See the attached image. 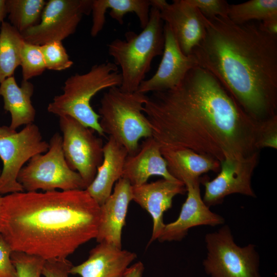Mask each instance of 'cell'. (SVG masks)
Masks as SVG:
<instances>
[{
  "label": "cell",
  "mask_w": 277,
  "mask_h": 277,
  "mask_svg": "<svg viewBox=\"0 0 277 277\" xmlns=\"http://www.w3.org/2000/svg\"><path fill=\"white\" fill-rule=\"evenodd\" d=\"M143 112L161 147L188 148L219 162L260 151L261 122L199 66L175 88L148 96Z\"/></svg>",
  "instance_id": "1"
},
{
  "label": "cell",
  "mask_w": 277,
  "mask_h": 277,
  "mask_svg": "<svg viewBox=\"0 0 277 277\" xmlns=\"http://www.w3.org/2000/svg\"><path fill=\"white\" fill-rule=\"evenodd\" d=\"M206 34L193 50L198 66L212 74L252 118L277 115V35L260 22L236 24L205 17Z\"/></svg>",
  "instance_id": "2"
},
{
  "label": "cell",
  "mask_w": 277,
  "mask_h": 277,
  "mask_svg": "<svg viewBox=\"0 0 277 277\" xmlns=\"http://www.w3.org/2000/svg\"><path fill=\"white\" fill-rule=\"evenodd\" d=\"M100 214L85 189L12 193L1 197L0 238L12 251L65 259L96 238Z\"/></svg>",
  "instance_id": "3"
},
{
  "label": "cell",
  "mask_w": 277,
  "mask_h": 277,
  "mask_svg": "<svg viewBox=\"0 0 277 277\" xmlns=\"http://www.w3.org/2000/svg\"><path fill=\"white\" fill-rule=\"evenodd\" d=\"M164 23L160 12L151 6L149 19L140 33L128 31L125 39L116 38L108 45V53L121 68L123 91H137L151 69L153 59L162 55L164 47Z\"/></svg>",
  "instance_id": "4"
},
{
  "label": "cell",
  "mask_w": 277,
  "mask_h": 277,
  "mask_svg": "<svg viewBox=\"0 0 277 277\" xmlns=\"http://www.w3.org/2000/svg\"><path fill=\"white\" fill-rule=\"evenodd\" d=\"M121 83V74L114 63L95 64L85 73H75L68 77L63 93L54 96L47 111L59 117L71 116L104 136L99 124L100 116L93 109L90 101L99 91L120 87Z\"/></svg>",
  "instance_id": "5"
},
{
  "label": "cell",
  "mask_w": 277,
  "mask_h": 277,
  "mask_svg": "<svg viewBox=\"0 0 277 277\" xmlns=\"http://www.w3.org/2000/svg\"><path fill=\"white\" fill-rule=\"evenodd\" d=\"M148 96L110 88L101 100L99 124L103 133L121 144L128 155L139 150V141L152 136L150 124L143 112Z\"/></svg>",
  "instance_id": "6"
},
{
  "label": "cell",
  "mask_w": 277,
  "mask_h": 277,
  "mask_svg": "<svg viewBox=\"0 0 277 277\" xmlns=\"http://www.w3.org/2000/svg\"><path fill=\"white\" fill-rule=\"evenodd\" d=\"M45 154L33 156L20 170L17 181L24 191L86 189L80 174L67 164L62 149V136L56 132L51 137Z\"/></svg>",
  "instance_id": "7"
},
{
  "label": "cell",
  "mask_w": 277,
  "mask_h": 277,
  "mask_svg": "<svg viewBox=\"0 0 277 277\" xmlns=\"http://www.w3.org/2000/svg\"><path fill=\"white\" fill-rule=\"evenodd\" d=\"M205 241L207 253L203 265L210 277H262L255 246L238 245L228 225L207 233Z\"/></svg>",
  "instance_id": "8"
},
{
  "label": "cell",
  "mask_w": 277,
  "mask_h": 277,
  "mask_svg": "<svg viewBox=\"0 0 277 277\" xmlns=\"http://www.w3.org/2000/svg\"><path fill=\"white\" fill-rule=\"evenodd\" d=\"M49 143L44 140L38 127L32 123L19 132L9 126H0V194L24 191L17 181L24 165L34 155L46 152Z\"/></svg>",
  "instance_id": "9"
},
{
  "label": "cell",
  "mask_w": 277,
  "mask_h": 277,
  "mask_svg": "<svg viewBox=\"0 0 277 277\" xmlns=\"http://www.w3.org/2000/svg\"><path fill=\"white\" fill-rule=\"evenodd\" d=\"M59 118L65 160L69 167L80 174L87 188L103 162V141L96 136L94 130L74 118L69 116Z\"/></svg>",
  "instance_id": "10"
},
{
  "label": "cell",
  "mask_w": 277,
  "mask_h": 277,
  "mask_svg": "<svg viewBox=\"0 0 277 277\" xmlns=\"http://www.w3.org/2000/svg\"><path fill=\"white\" fill-rule=\"evenodd\" d=\"M92 0H50L43 10L39 23L22 35L25 41L43 45L62 41L73 34L85 15L91 12Z\"/></svg>",
  "instance_id": "11"
},
{
  "label": "cell",
  "mask_w": 277,
  "mask_h": 277,
  "mask_svg": "<svg viewBox=\"0 0 277 277\" xmlns=\"http://www.w3.org/2000/svg\"><path fill=\"white\" fill-rule=\"evenodd\" d=\"M259 152L247 157H227L220 162V171L211 181L201 178L205 187L203 200L209 207L221 204L228 195L239 193L256 196L251 186L253 172L259 163Z\"/></svg>",
  "instance_id": "12"
},
{
  "label": "cell",
  "mask_w": 277,
  "mask_h": 277,
  "mask_svg": "<svg viewBox=\"0 0 277 277\" xmlns=\"http://www.w3.org/2000/svg\"><path fill=\"white\" fill-rule=\"evenodd\" d=\"M163 22L171 29L182 52L190 55L206 34L204 17L188 0H151Z\"/></svg>",
  "instance_id": "13"
},
{
  "label": "cell",
  "mask_w": 277,
  "mask_h": 277,
  "mask_svg": "<svg viewBox=\"0 0 277 277\" xmlns=\"http://www.w3.org/2000/svg\"><path fill=\"white\" fill-rule=\"evenodd\" d=\"M164 47L162 57L154 74L145 80L137 91L143 94L162 91L178 86L187 73L198 66L193 54H185L170 27L164 23Z\"/></svg>",
  "instance_id": "14"
},
{
  "label": "cell",
  "mask_w": 277,
  "mask_h": 277,
  "mask_svg": "<svg viewBox=\"0 0 277 277\" xmlns=\"http://www.w3.org/2000/svg\"><path fill=\"white\" fill-rule=\"evenodd\" d=\"M201 178L184 183L187 197L183 204L177 219L166 224L157 240L160 242L181 241L194 227H212L224 223V218L213 212L204 202L200 189Z\"/></svg>",
  "instance_id": "15"
},
{
  "label": "cell",
  "mask_w": 277,
  "mask_h": 277,
  "mask_svg": "<svg viewBox=\"0 0 277 277\" xmlns=\"http://www.w3.org/2000/svg\"><path fill=\"white\" fill-rule=\"evenodd\" d=\"M186 191L185 185L182 182L164 179L132 186V201L147 211L152 219V235L147 246L160 236L165 225L164 212L171 208L174 197Z\"/></svg>",
  "instance_id": "16"
},
{
  "label": "cell",
  "mask_w": 277,
  "mask_h": 277,
  "mask_svg": "<svg viewBox=\"0 0 277 277\" xmlns=\"http://www.w3.org/2000/svg\"><path fill=\"white\" fill-rule=\"evenodd\" d=\"M132 186L125 178L115 183L114 190L100 206L96 242L106 243L122 248V230L126 223L128 208L132 201Z\"/></svg>",
  "instance_id": "17"
},
{
  "label": "cell",
  "mask_w": 277,
  "mask_h": 277,
  "mask_svg": "<svg viewBox=\"0 0 277 277\" xmlns=\"http://www.w3.org/2000/svg\"><path fill=\"white\" fill-rule=\"evenodd\" d=\"M135 253L106 243H99L82 263L72 266L70 274L81 277H123Z\"/></svg>",
  "instance_id": "18"
},
{
  "label": "cell",
  "mask_w": 277,
  "mask_h": 277,
  "mask_svg": "<svg viewBox=\"0 0 277 277\" xmlns=\"http://www.w3.org/2000/svg\"><path fill=\"white\" fill-rule=\"evenodd\" d=\"M155 175L168 180H177L169 173L161 146L151 136L145 140L136 154L127 156L122 177L132 186H138L147 183L150 176Z\"/></svg>",
  "instance_id": "19"
},
{
  "label": "cell",
  "mask_w": 277,
  "mask_h": 277,
  "mask_svg": "<svg viewBox=\"0 0 277 277\" xmlns=\"http://www.w3.org/2000/svg\"><path fill=\"white\" fill-rule=\"evenodd\" d=\"M128 155L126 149L111 137L104 145L103 162L85 189L100 206L110 195L114 184L122 177Z\"/></svg>",
  "instance_id": "20"
},
{
  "label": "cell",
  "mask_w": 277,
  "mask_h": 277,
  "mask_svg": "<svg viewBox=\"0 0 277 277\" xmlns=\"http://www.w3.org/2000/svg\"><path fill=\"white\" fill-rule=\"evenodd\" d=\"M171 175L184 184L200 179L203 173L220 170V163L205 155L185 148L161 147Z\"/></svg>",
  "instance_id": "21"
},
{
  "label": "cell",
  "mask_w": 277,
  "mask_h": 277,
  "mask_svg": "<svg viewBox=\"0 0 277 277\" xmlns=\"http://www.w3.org/2000/svg\"><path fill=\"white\" fill-rule=\"evenodd\" d=\"M33 92L31 82L22 81L19 86L13 76L0 83V96L3 98L4 109L10 113L11 129L33 123L36 115L31 100Z\"/></svg>",
  "instance_id": "22"
},
{
  "label": "cell",
  "mask_w": 277,
  "mask_h": 277,
  "mask_svg": "<svg viewBox=\"0 0 277 277\" xmlns=\"http://www.w3.org/2000/svg\"><path fill=\"white\" fill-rule=\"evenodd\" d=\"M151 6V0H92L91 35L97 36L103 29L108 9L110 16L121 25L124 23V17L127 13H135L143 29L148 23Z\"/></svg>",
  "instance_id": "23"
},
{
  "label": "cell",
  "mask_w": 277,
  "mask_h": 277,
  "mask_svg": "<svg viewBox=\"0 0 277 277\" xmlns=\"http://www.w3.org/2000/svg\"><path fill=\"white\" fill-rule=\"evenodd\" d=\"M25 41L10 23L3 21L0 28V83L13 76L21 65V53Z\"/></svg>",
  "instance_id": "24"
},
{
  "label": "cell",
  "mask_w": 277,
  "mask_h": 277,
  "mask_svg": "<svg viewBox=\"0 0 277 277\" xmlns=\"http://www.w3.org/2000/svg\"><path fill=\"white\" fill-rule=\"evenodd\" d=\"M228 17L236 24L277 19V0H251L230 5Z\"/></svg>",
  "instance_id": "25"
},
{
  "label": "cell",
  "mask_w": 277,
  "mask_h": 277,
  "mask_svg": "<svg viewBox=\"0 0 277 277\" xmlns=\"http://www.w3.org/2000/svg\"><path fill=\"white\" fill-rule=\"evenodd\" d=\"M46 3L44 0H6L10 24L22 34L39 23Z\"/></svg>",
  "instance_id": "26"
},
{
  "label": "cell",
  "mask_w": 277,
  "mask_h": 277,
  "mask_svg": "<svg viewBox=\"0 0 277 277\" xmlns=\"http://www.w3.org/2000/svg\"><path fill=\"white\" fill-rule=\"evenodd\" d=\"M23 81L42 74L46 69L40 45L25 42L21 53Z\"/></svg>",
  "instance_id": "27"
},
{
  "label": "cell",
  "mask_w": 277,
  "mask_h": 277,
  "mask_svg": "<svg viewBox=\"0 0 277 277\" xmlns=\"http://www.w3.org/2000/svg\"><path fill=\"white\" fill-rule=\"evenodd\" d=\"M46 69L61 71L69 68L73 64L62 41H53L41 46Z\"/></svg>",
  "instance_id": "28"
},
{
  "label": "cell",
  "mask_w": 277,
  "mask_h": 277,
  "mask_svg": "<svg viewBox=\"0 0 277 277\" xmlns=\"http://www.w3.org/2000/svg\"><path fill=\"white\" fill-rule=\"evenodd\" d=\"M17 277H41L45 261L36 256L12 251L11 255Z\"/></svg>",
  "instance_id": "29"
},
{
  "label": "cell",
  "mask_w": 277,
  "mask_h": 277,
  "mask_svg": "<svg viewBox=\"0 0 277 277\" xmlns=\"http://www.w3.org/2000/svg\"><path fill=\"white\" fill-rule=\"evenodd\" d=\"M206 18L228 17L230 4L225 0H188Z\"/></svg>",
  "instance_id": "30"
},
{
  "label": "cell",
  "mask_w": 277,
  "mask_h": 277,
  "mask_svg": "<svg viewBox=\"0 0 277 277\" xmlns=\"http://www.w3.org/2000/svg\"><path fill=\"white\" fill-rule=\"evenodd\" d=\"M258 147L276 149L277 115L260 123Z\"/></svg>",
  "instance_id": "31"
},
{
  "label": "cell",
  "mask_w": 277,
  "mask_h": 277,
  "mask_svg": "<svg viewBox=\"0 0 277 277\" xmlns=\"http://www.w3.org/2000/svg\"><path fill=\"white\" fill-rule=\"evenodd\" d=\"M72 266L67 259L45 261L42 275L45 277H69Z\"/></svg>",
  "instance_id": "32"
},
{
  "label": "cell",
  "mask_w": 277,
  "mask_h": 277,
  "mask_svg": "<svg viewBox=\"0 0 277 277\" xmlns=\"http://www.w3.org/2000/svg\"><path fill=\"white\" fill-rule=\"evenodd\" d=\"M12 250L0 238V277H17L11 255Z\"/></svg>",
  "instance_id": "33"
},
{
  "label": "cell",
  "mask_w": 277,
  "mask_h": 277,
  "mask_svg": "<svg viewBox=\"0 0 277 277\" xmlns=\"http://www.w3.org/2000/svg\"><path fill=\"white\" fill-rule=\"evenodd\" d=\"M144 270V264L138 261L128 267L123 277H142Z\"/></svg>",
  "instance_id": "34"
},
{
  "label": "cell",
  "mask_w": 277,
  "mask_h": 277,
  "mask_svg": "<svg viewBox=\"0 0 277 277\" xmlns=\"http://www.w3.org/2000/svg\"><path fill=\"white\" fill-rule=\"evenodd\" d=\"M262 29L267 33L277 35V19L260 22Z\"/></svg>",
  "instance_id": "35"
},
{
  "label": "cell",
  "mask_w": 277,
  "mask_h": 277,
  "mask_svg": "<svg viewBox=\"0 0 277 277\" xmlns=\"http://www.w3.org/2000/svg\"><path fill=\"white\" fill-rule=\"evenodd\" d=\"M7 15L6 0H0V24Z\"/></svg>",
  "instance_id": "36"
},
{
  "label": "cell",
  "mask_w": 277,
  "mask_h": 277,
  "mask_svg": "<svg viewBox=\"0 0 277 277\" xmlns=\"http://www.w3.org/2000/svg\"><path fill=\"white\" fill-rule=\"evenodd\" d=\"M1 170H1V168H0V174H1Z\"/></svg>",
  "instance_id": "37"
},
{
  "label": "cell",
  "mask_w": 277,
  "mask_h": 277,
  "mask_svg": "<svg viewBox=\"0 0 277 277\" xmlns=\"http://www.w3.org/2000/svg\"><path fill=\"white\" fill-rule=\"evenodd\" d=\"M1 196H0V201H1Z\"/></svg>",
  "instance_id": "38"
}]
</instances>
